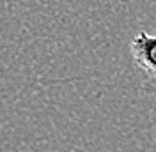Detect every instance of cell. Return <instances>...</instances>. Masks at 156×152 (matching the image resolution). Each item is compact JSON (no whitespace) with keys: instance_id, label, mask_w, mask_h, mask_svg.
<instances>
[{"instance_id":"6da1fadb","label":"cell","mask_w":156,"mask_h":152,"mask_svg":"<svg viewBox=\"0 0 156 152\" xmlns=\"http://www.w3.org/2000/svg\"><path fill=\"white\" fill-rule=\"evenodd\" d=\"M129 51L136 66L156 80V36L138 32L129 43Z\"/></svg>"}]
</instances>
